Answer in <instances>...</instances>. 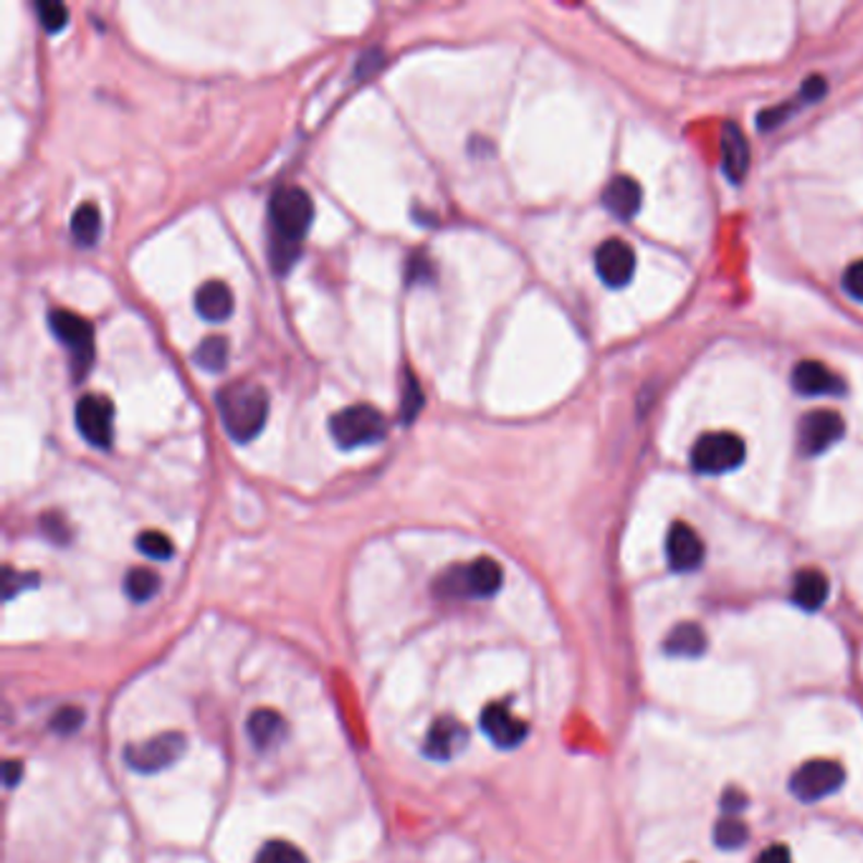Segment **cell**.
Listing matches in <instances>:
<instances>
[{"label": "cell", "mask_w": 863, "mask_h": 863, "mask_svg": "<svg viewBox=\"0 0 863 863\" xmlns=\"http://www.w3.org/2000/svg\"><path fill=\"white\" fill-rule=\"evenodd\" d=\"M719 805H722L724 815H740L742 807H747V795H744L742 790H738V788H730L722 795V801H719Z\"/></svg>", "instance_id": "33"}, {"label": "cell", "mask_w": 863, "mask_h": 863, "mask_svg": "<svg viewBox=\"0 0 863 863\" xmlns=\"http://www.w3.org/2000/svg\"><path fill=\"white\" fill-rule=\"evenodd\" d=\"M826 79L823 76H811L807 79V82L803 84V92H801V97L805 99V101H818L823 94H826Z\"/></svg>", "instance_id": "34"}, {"label": "cell", "mask_w": 863, "mask_h": 863, "mask_svg": "<svg viewBox=\"0 0 863 863\" xmlns=\"http://www.w3.org/2000/svg\"><path fill=\"white\" fill-rule=\"evenodd\" d=\"M667 558L674 573H694L704 562V542L686 522H674L667 537Z\"/></svg>", "instance_id": "13"}, {"label": "cell", "mask_w": 863, "mask_h": 863, "mask_svg": "<svg viewBox=\"0 0 863 863\" xmlns=\"http://www.w3.org/2000/svg\"><path fill=\"white\" fill-rule=\"evenodd\" d=\"M843 289L846 295L863 302V259L853 261V264L843 272Z\"/></svg>", "instance_id": "31"}, {"label": "cell", "mask_w": 863, "mask_h": 863, "mask_svg": "<svg viewBox=\"0 0 863 863\" xmlns=\"http://www.w3.org/2000/svg\"><path fill=\"white\" fill-rule=\"evenodd\" d=\"M99 231H101V216L97 205L94 203L79 205L74 216H71V236H74V241L79 247H94L99 239Z\"/></svg>", "instance_id": "22"}, {"label": "cell", "mask_w": 863, "mask_h": 863, "mask_svg": "<svg viewBox=\"0 0 863 863\" xmlns=\"http://www.w3.org/2000/svg\"><path fill=\"white\" fill-rule=\"evenodd\" d=\"M314 220V203L307 190L299 185H281L268 203V224H272V247L268 259L276 272L284 274L299 259V243L309 233Z\"/></svg>", "instance_id": "1"}, {"label": "cell", "mask_w": 863, "mask_h": 863, "mask_svg": "<svg viewBox=\"0 0 863 863\" xmlns=\"http://www.w3.org/2000/svg\"><path fill=\"white\" fill-rule=\"evenodd\" d=\"M757 863H793V859H790V851L786 846H770V849L759 853Z\"/></svg>", "instance_id": "35"}, {"label": "cell", "mask_w": 863, "mask_h": 863, "mask_svg": "<svg viewBox=\"0 0 863 863\" xmlns=\"http://www.w3.org/2000/svg\"><path fill=\"white\" fill-rule=\"evenodd\" d=\"M36 13H38V21H41V26L49 31V34H57V31L67 28V23H69V8L63 3H51V0H44V3L36 5Z\"/></svg>", "instance_id": "28"}, {"label": "cell", "mask_w": 863, "mask_h": 863, "mask_svg": "<svg viewBox=\"0 0 863 863\" xmlns=\"http://www.w3.org/2000/svg\"><path fill=\"white\" fill-rule=\"evenodd\" d=\"M195 309L205 322H224L233 314V291L224 281H208L197 289Z\"/></svg>", "instance_id": "20"}, {"label": "cell", "mask_w": 863, "mask_h": 863, "mask_svg": "<svg viewBox=\"0 0 863 863\" xmlns=\"http://www.w3.org/2000/svg\"><path fill=\"white\" fill-rule=\"evenodd\" d=\"M846 770L836 759H807L790 778V793L801 803H820L843 788Z\"/></svg>", "instance_id": "6"}, {"label": "cell", "mask_w": 863, "mask_h": 863, "mask_svg": "<svg viewBox=\"0 0 863 863\" xmlns=\"http://www.w3.org/2000/svg\"><path fill=\"white\" fill-rule=\"evenodd\" d=\"M218 410L228 435L239 443H249L264 431L268 395L256 383H231L218 393Z\"/></svg>", "instance_id": "2"}, {"label": "cell", "mask_w": 863, "mask_h": 863, "mask_svg": "<svg viewBox=\"0 0 863 863\" xmlns=\"http://www.w3.org/2000/svg\"><path fill=\"white\" fill-rule=\"evenodd\" d=\"M44 529H46V535H51V540L67 542V529H63V519L57 517V514H49V517H44Z\"/></svg>", "instance_id": "36"}, {"label": "cell", "mask_w": 863, "mask_h": 863, "mask_svg": "<svg viewBox=\"0 0 863 863\" xmlns=\"http://www.w3.org/2000/svg\"><path fill=\"white\" fill-rule=\"evenodd\" d=\"M644 203V188L628 176H618L603 190V205L608 213L621 220H631Z\"/></svg>", "instance_id": "16"}, {"label": "cell", "mask_w": 863, "mask_h": 863, "mask_svg": "<svg viewBox=\"0 0 863 863\" xmlns=\"http://www.w3.org/2000/svg\"><path fill=\"white\" fill-rule=\"evenodd\" d=\"M137 550L153 560H170L172 552H176L170 537L163 532H142L137 537Z\"/></svg>", "instance_id": "27"}, {"label": "cell", "mask_w": 863, "mask_h": 863, "mask_svg": "<svg viewBox=\"0 0 863 863\" xmlns=\"http://www.w3.org/2000/svg\"><path fill=\"white\" fill-rule=\"evenodd\" d=\"M253 863H309L302 851L289 841H268L261 846Z\"/></svg>", "instance_id": "26"}, {"label": "cell", "mask_w": 863, "mask_h": 863, "mask_svg": "<svg viewBox=\"0 0 863 863\" xmlns=\"http://www.w3.org/2000/svg\"><path fill=\"white\" fill-rule=\"evenodd\" d=\"M185 734L180 732H165L157 738L137 744H127L124 747V763L132 767L134 772H160L165 767L176 765L178 757L185 752Z\"/></svg>", "instance_id": "7"}, {"label": "cell", "mask_w": 863, "mask_h": 863, "mask_svg": "<svg viewBox=\"0 0 863 863\" xmlns=\"http://www.w3.org/2000/svg\"><path fill=\"white\" fill-rule=\"evenodd\" d=\"M636 272V253L621 239H608L596 251V274L611 289H623Z\"/></svg>", "instance_id": "11"}, {"label": "cell", "mask_w": 863, "mask_h": 863, "mask_svg": "<svg viewBox=\"0 0 863 863\" xmlns=\"http://www.w3.org/2000/svg\"><path fill=\"white\" fill-rule=\"evenodd\" d=\"M36 585L34 575H15L13 570H5V600H11L19 590H26Z\"/></svg>", "instance_id": "32"}, {"label": "cell", "mask_w": 863, "mask_h": 863, "mask_svg": "<svg viewBox=\"0 0 863 863\" xmlns=\"http://www.w3.org/2000/svg\"><path fill=\"white\" fill-rule=\"evenodd\" d=\"M747 838H750L747 823L738 818V815H724V818L715 826V843L724 851L742 849V846L747 843Z\"/></svg>", "instance_id": "25"}, {"label": "cell", "mask_w": 863, "mask_h": 863, "mask_svg": "<svg viewBox=\"0 0 863 863\" xmlns=\"http://www.w3.org/2000/svg\"><path fill=\"white\" fill-rule=\"evenodd\" d=\"M722 170L732 183H742L750 170V145L744 132L734 122L722 127Z\"/></svg>", "instance_id": "17"}, {"label": "cell", "mask_w": 863, "mask_h": 863, "mask_svg": "<svg viewBox=\"0 0 863 863\" xmlns=\"http://www.w3.org/2000/svg\"><path fill=\"white\" fill-rule=\"evenodd\" d=\"M76 429L94 448H109L115 439V408L105 395H84L76 403Z\"/></svg>", "instance_id": "9"}, {"label": "cell", "mask_w": 863, "mask_h": 863, "mask_svg": "<svg viewBox=\"0 0 863 863\" xmlns=\"http://www.w3.org/2000/svg\"><path fill=\"white\" fill-rule=\"evenodd\" d=\"M793 387L795 393L805 395V398H823V395H841L843 380L836 375L828 365H823L818 360H803L798 362L793 370Z\"/></svg>", "instance_id": "14"}, {"label": "cell", "mask_w": 863, "mask_h": 863, "mask_svg": "<svg viewBox=\"0 0 863 863\" xmlns=\"http://www.w3.org/2000/svg\"><path fill=\"white\" fill-rule=\"evenodd\" d=\"M663 648H667L669 656H679V659H699L707 651V636H704L702 625L679 623L667 636Z\"/></svg>", "instance_id": "21"}, {"label": "cell", "mask_w": 863, "mask_h": 863, "mask_svg": "<svg viewBox=\"0 0 863 863\" xmlns=\"http://www.w3.org/2000/svg\"><path fill=\"white\" fill-rule=\"evenodd\" d=\"M49 324L59 343L69 350L71 365H74L76 375H84L94 355L92 324L84 316L69 312V309H53L49 314Z\"/></svg>", "instance_id": "8"}, {"label": "cell", "mask_w": 863, "mask_h": 863, "mask_svg": "<svg viewBox=\"0 0 863 863\" xmlns=\"http://www.w3.org/2000/svg\"><path fill=\"white\" fill-rule=\"evenodd\" d=\"M329 433L339 448H358L383 441L387 423L377 408L360 403V406L345 408L337 416H332Z\"/></svg>", "instance_id": "5"}, {"label": "cell", "mask_w": 863, "mask_h": 863, "mask_svg": "<svg viewBox=\"0 0 863 863\" xmlns=\"http://www.w3.org/2000/svg\"><path fill=\"white\" fill-rule=\"evenodd\" d=\"M828 592H830L828 577L823 575L820 570L807 567L795 575L793 592H790V598H793V603L798 608H803V611H807V613H815L826 606Z\"/></svg>", "instance_id": "18"}, {"label": "cell", "mask_w": 863, "mask_h": 863, "mask_svg": "<svg viewBox=\"0 0 863 863\" xmlns=\"http://www.w3.org/2000/svg\"><path fill=\"white\" fill-rule=\"evenodd\" d=\"M84 724V711L76 709V707H67L53 715L51 719V730L59 732V734H71L76 732L79 727Z\"/></svg>", "instance_id": "30"}, {"label": "cell", "mask_w": 863, "mask_h": 863, "mask_svg": "<svg viewBox=\"0 0 863 863\" xmlns=\"http://www.w3.org/2000/svg\"><path fill=\"white\" fill-rule=\"evenodd\" d=\"M247 730H249L253 747L264 750V752L279 747L284 738H287V722H284V717L274 709L253 711V715L249 717Z\"/></svg>", "instance_id": "19"}, {"label": "cell", "mask_w": 863, "mask_h": 863, "mask_svg": "<svg viewBox=\"0 0 863 863\" xmlns=\"http://www.w3.org/2000/svg\"><path fill=\"white\" fill-rule=\"evenodd\" d=\"M481 730L489 740H492L496 747L502 750H514L525 742L529 727L522 722L519 717H514L510 707L502 702L489 704V707L481 711Z\"/></svg>", "instance_id": "12"}, {"label": "cell", "mask_w": 863, "mask_h": 863, "mask_svg": "<svg viewBox=\"0 0 863 863\" xmlns=\"http://www.w3.org/2000/svg\"><path fill=\"white\" fill-rule=\"evenodd\" d=\"M843 418L834 410H811L798 423V448L803 456H820L843 439Z\"/></svg>", "instance_id": "10"}, {"label": "cell", "mask_w": 863, "mask_h": 863, "mask_svg": "<svg viewBox=\"0 0 863 863\" xmlns=\"http://www.w3.org/2000/svg\"><path fill=\"white\" fill-rule=\"evenodd\" d=\"M160 590V577L147 567H134L124 577V592L134 603H145V600L155 598Z\"/></svg>", "instance_id": "23"}, {"label": "cell", "mask_w": 863, "mask_h": 863, "mask_svg": "<svg viewBox=\"0 0 863 863\" xmlns=\"http://www.w3.org/2000/svg\"><path fill=\"white\" fill-rule=\"evenodd\" d=\"M466 742H469L466 727L451 717H441L439 722L431 727L429 738H425L423 744V752L431 759H435V763H448V759H454L458 752L466 747Z\"/></svg>", "instance_id": "15"}, {"label": "cell", "mask_w": 863, "mask_h": 863, "mask_svg": "<svg viewBox=\"0 0 863 863\" xmlns=\"http://www.w3.org/2000/svg\"><path fill=\"white\" fill-rule=\"evenodd\" d=\"M744 454H747V448H744V441L738 433H704L702 439H696L692 448V466L694 471L704 474V477H719V474L740 469Z\"/></svg>", "instance_id": "4"}, {"label": "cell", "mask_w": 863, "mask_h": 863, "mask_svg": "<svg viewBox=\"0 0 863 863\" xmlns=\"http://www.w3.org/2000/svg\"><path fill=\"white\" fill-rule=\"evenodd\" d=\"M195 365L205 372H220L228 362V343L224 337H205L193 355Z\"/></svg>", "instance_id": "24"}, {"label": "cell", "mask_w": 863, "mask_h": 863, "mask_svg": "<svg viewBox=\"0 0 863 863\" xmlns=\"http://www.w3.org/2000/svg\"><path fill=\"white\" fill-rule=\"evenodd\" d=\"M502 567L492 558H479L443 573L435 592L446 598H492L502 588Z\"/></svg>", "instance_id": "3"}, {"label": "cell", "mask_w": 863, "mask_h": 863, "mask_svg": "<svg viewBox=\"0 0 863 863\" xmlns=\"http://www.w3.org/2000/svg\"><path fill=\"white\" fill-rule=\"evenodd\" d=\"M3 775H5L8 786H15V782H19V778L23 775L21 763H15V759H8V763L3 765Z\"/></svg>", "instance_id": "37"}, {"label": "cell", "mask_w": 863, "mask_h": 863, "mask_svg": "<svg viewBox=\"0 0 863 863\" xmlns=\"http://www.w3.org/2000/svg\"><path fill=\"white\" fill-rule=\"evenodd\" d=\"M423 406V393L421 387H418L416 377L406 375V383H403V400H400V413H403V421H413L418 416V410Z\"/></svg>", "instance_id": "29"}]
</instances>
